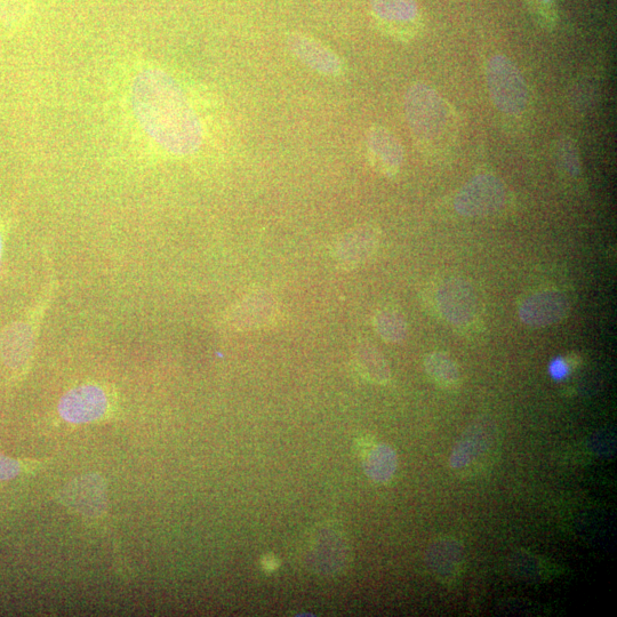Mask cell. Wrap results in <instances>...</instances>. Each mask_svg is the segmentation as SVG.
Wrapping results in <instances>:
<instances>
[{
  "label": "cell",
  "instance_id": "cell-12",
  "mask_svg": "<svg viewBox=\"0 0 617 617\" xmlns=\"http://www.w3.org/2000/svg\"><path fill=\"white\" fill-rule=\"evenodd\" d=\"M367 158L373 170L386 178H395L405 162V150L389 128L374 125L366 138Z\"/></svg>",
  "mask_w": 617,
  "mask_h": 617
},
{
  "label": "cell",
  "instance_id": "cell-13",
  "mask_svg": "<svg viewBox=\"0 0 617 617\" xmlns=\"http://www.w3.org/2000/svg\"><path fill=\"white\" fill-rule=\"evenodd\" d=\"M287 44L296 59L320 75L336 78L346 71L340 56L314 37L292 34Z\"/></svg>",
  "mask_w": 617,
  "mask_h": 617
},
{
  "label": "cell",
  "instance_id": "cell-16",
  "mask_svg": "<svg viewBox=\"0 0 617 617\" xmlns=\"http://www.w3.org/2000/svg\"><path fill=\"white\" fill-rule=\"evenodd\" d=\"M424 368L429 378L443 389L453 390L460 387L462 376L458 363L442 351L431 352L424 358Z\"/></svg>",
  "mask_w": 617,
  "mask_h": 617
},
{
  "label": "cell",
  "instance_id": "cell-5",
  "mask_svg": "<svg viewBox=\"0 0 617 617\" xmlns=\"http://www.w3.org/2000/svg\"><path fill=\"white\" fill-rule=\"evenodd\" d=\"M52 293L53 286L28 318L7 326L0 335V359L8 371L16 375L28 372L34 357L40 322Z\"/></svg>",
  "mask_w": 617,
  "mask_h": 617
},
{
  "label": "cell",
  "instance_id": "cell-10",
  "mask_svg": "<svg viewBox=\"0 0 617 617\" xmlns=\"http://www.w3.org/2000/svg\"><path fill=\"white\" fill-rule=\"evenodd\" d=\"M278 304L266 291L253 292L235 303L224 317V322L234 331H254L270 326L278 317Z\"/></svg>",
  "mask_w": 617,
  "mask_h": 617
},
{
  "label": "cell",
  "instance_id": "cell-4",
  "mask_svg": "<svg viewBox=\"0 0 617 617\" xmlns=\"http://www.w3.org/2000/svg\"><path fill=\"white\" fill-rule=\"evenodd\" d=\"M488 93L502 115L520 117L530 104V91L523 72L504 54H495L486 64Z\"/></svg>",
  "mask_w": 617,
  "mask_h": 617
},
{
  "label": "cell",
  "instance_id": "cell-22",
  "mask_svg": "<svg viewBox=\"0 0 617 617\" xmlns=\"http://www.w3.org/2000/svg\"><path fill=\"white\" fill-rule=\"evenodd\" d=\"M533 19L544 30H555L559 22L557 0H525Z\"/></svg>",
  "mask_w": 617,
  "mask_h": 617
},
{
  "label": "cell",
  "instance_id": "cell-23",
  "mask_svg": "<svg viewBox=\"0 0 617 617\" xmlns=\"http://www.w3.org/2000/svg\"><path fill=\"white\" fill-rule=\"evenodd\" d=\"M511 568L516 572L520 579L528 582L540 581L543 568L538 557L519 551L511 559Z\"/></svg>",
  "mask_w": 617,
  "mask_h": 617
},
{
  "label": "cell",
  "instance_id": "cell-7",
  "mask_svg": "<svg viewBox=\"0 0 617 617\" xmlns=\"http://www.w3.org/2000/svg\"><path fill=\"white\" fill-rule=\"evenodd\" d=\"M509 192L494 174H479L470 179L455 197V210L464 218H486L498 214L508 203Z\"/></svg>",
  "mask_w": 617,
  "mask_h": 617
},
{
  "label": "cell",
  "instance_id": "cell-21",
  "mask_svg": "<svg viewBox=\"0 0 617 617\" xmlns=\"http://www.w3.org/2000/svg\"><path fill=\"white\" fill-rule=\"evenodd\" d=\"M375 328L381 338L389 343L403 342L408 333L404 317L392 310L380 311L375 316Z\"/></svg>",
  "mask_w": 617,
  "mask_h": 617
},
{
  "label": "cell",
  "instance_id": "cell-2",
  "mask_svg": "<svg viewBox=\"0 0 617 617\" xmlns=\"http://www.w3.org/2000/svg\"><path fill=\"white\" fill-rule=\"evenodd\" d=\"M405 116L411 134L422 154L446 157L459 140L460 124L452 104L436 88L415 83L404 99Z\"/></svg>",
  "mask_w": 617,
  "mask_h": 617
},
{
  "label": "cell",
  "instance_id": "cell-11",
  "mask_svg": "<svg viewBox=\"0 0 617 617\" xmlns=\"http://www.w3.org/2000/svg\"><path fill=\"white\" fill-rule=\"evenodd\" d=\"M381 231L373 224H362L343 234L334 245L333 256L344 270L363 266L378 251Z\"/></svg>",
  "mask_w": 617,
  "mask_h": 617
},
{
  "label": "cell",
  "instance_id": "cell-25",
  "mask_svg": "<svg viewBox=\"0 0 617 617\" xmlns=\"http://www.w3.org/2000/svg\"><path fill=\"white\" fill-rule=\"evenodd\" d=\"M550 374L556 380H563L568 374V365L563 359H556L550 365Z\"/></svg>",
  "mask_w": 617,
  "mask_h": 617
},
{
  "label": "cell",
  "instance_id": "cell-19",
  "mask_svg": "<svg viewBox=\"0 0 617 617\" xmlns=\"http://www.w3.org/2000/svg\"><path fill=\"white\" fill-rule=\"evenodd\" d=\"M554 150L559 170L570 179H579L582 174L581 157L578 143L575 142L572 136H559L555 142Z\"/></svg>",
  "mask_w": 617,
  "mask_h": 617
},
{
  "label": "cell",
  "instance_id": "cell-17",
  "mask_svg": "<svg viewBox=\"0 0 617 617\" xmlns=\"http://www.w3.org/2000/svg\"><path fill=\"white\" fill-rule=\"evenodd\" d=\"M397 469V455L388 445L374 446L365 461L366 475L375 483H387Z\"/></svg>",
  "mask_w": 617,
  "mask_h": 617
},
{
  "label": "cell",
  "instance_id": "cell-14",
  "mask_svg": "<svg viewBox=\"0 0 617 617\" xmlns=\"http://www.w3.org/2000/svg\"><path fill=\"white\" fill-rule=\"evenodd\" d=\"M567 296L559 291H543L526 299L519 309L522 322L530 327H548L562 322L570 312Z\"/></svg>",
  "mask_w": 617,
  "mask_h": 617
},
{
  "label": "cell",
  "instance_id": "cell-20",
  "mask_svg": "<svg viewBox=\"0 0 617 617\" xmlns=\"http://www.w3.org/2000/svg\"><path fill=\"white\" fill-rule=\"evenodd\" d=\"M34 10V0H0V28L18 30L23 28Z\"/></svg>",
  "mask_w": 617,
  "mask_h": 617
},
{
  "label": "cell",
  "instance_id": "cell-18",
  "mask_svg": "<svg viewBox=\"0 0 617 617\" xmlns=\"http://www.w3.org/2000/svg\"><path fill=\"white\" fill-rule=\"evenodd\" d=\"M357 364L367 379L379 384L390 380V368L386 358L371 344H362L356 351Z\"/></svg>",
  "mask_w": 617,
  "mask_h": 617
},
{
  "label": "cell",
  "instance_id": "cell-1",
  "mask_svg": "<svg viewBox=\"0 0 617 617\" xmlns=\"http://www.w3.org/2000/svg\"><path fill=\"white\" fill-rule=\"evenodd\" d=\"M131 106L143 132L170 154L186 157L202 147V122L181 85L166 71H139L131 84Z\"/></svg>",
  "mask_w": 617,
  "mask_h": 617
},
{
  "label": "cell",
  "instance_id": "cell-15",
  "mask_svg": "<svg viewBox=\"0 0 617 617\" xmlns=\"http://www.w3.org/2000/svg\"><path fill=\"white\" fill-rule=\"evenodd\" d=\"M426 562L439 581L450 582L459 575L464 562V548L453 538H440L431 544Z\"/></svg>",
  "mask_w": 617,
  "mask_h": 617
},
{
  "label": "cell",
  "instance_id": "cell-26",
  "mask_svg": "<svg viewBox=\"0 0 617 617\" xmlns=\"http://www.w3.org/2000/svg\"><path fill=\"white\" fill-rule=\"evenodd\" d=\"M3 251H4V232L2 229H0V264H2Z\"/></svg>",
  "mask_w": 617,
  "mask_h": 617
},
{
  "label": "cell",
  "instance_id": "cell-8",
  "mask_svg": "<svg viewBox=\"0 0 617 617\" xmlns=\"http://www.w3.org/2000/svg\"><path fill=\"white\" fill-rule=\"evenodd\" d=\"M373 20L384 35L412 42L423 28L418 0H370Z\"/></svg>",
  "mask_w": 617,
  "mask_h": 617
},
{
  "label": "cell",
  "instance_id": "cell-9",
  "mask_svg": "<svg viewBox=\"0 0 617 617\" xmlns=\"http://www.w3.org/2000/svg\"><path fill=\"white\" fill-rule=\"evenodd\" d=\"M437 304L440 314L455 326L468 325L479 314V299L475 287L461 278L448 279L439 287Z\"/></svg>",
  "mask_w": 617,
  "mask_h": 617
},
{
  "label": "cell",
  "instance_id": "cell-24",
  "mask_svg": "<svg viewBox=\"0 0 617 617\" xmlns=\"http://www.w3.org/2000/svg\"><path fill=\"white\" fill-rule=\"evenodd\" d=\"M39 464H36V466L34 462L26 464L23 461L7 458V456L0 454V480L13 479L24 471L38 467Z\"/></svg>",
  "mask_w": 617,
  "mask_h": 617
},
{
  "label": "cell",
  "instance_id": "cell-3",
  "mask_svg": "<svg viewBox=\"0 0 617 617\" xmlns=\"http://www.w3.org/2000/svg\"><path fill=\"white\" fill-rule=\"evenodd\" d=\"M498 428L488 418L472 422L456 442L450 455V468L463 478L476 476L490 467L498 450Z\"/></svg>",
  "mask_w": 617,
  "mask_h": 617
},
{
  "label": "cell",
  "instance_id": "cell-6",
  "mask_svg": "<svg viewBox=\"0 0 617 617\" xmlns=\"http://www.w3.org/2000/svg\"><path fill=\"white\" fill-rule=\"evenodd\" d=\"M58 410L60 418L70 424L106 421L115 414V394L103 384H79L63 395Z\"/></svg>",
  "mask_w": 617,
  "mask_h": 617
}]
</instances>
